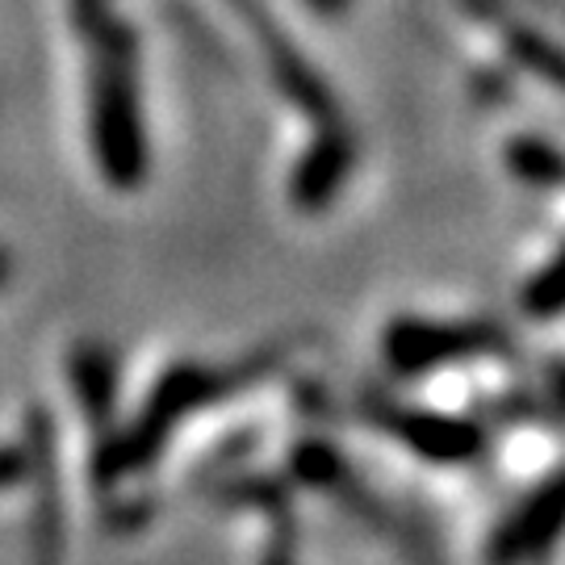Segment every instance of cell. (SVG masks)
I'll list each match as a JSON object with an SVG mask.
<instances>
[{"label":"cell","instance_id":"1","mask_svg":"<svg viewBox=\"0 0 565 565\" xmlns=\"http://www.w3.org/2000/svg\"><path fill=\"white\" fill-rule=\"evenodd\" d=\"M507 348H511V335L490 319H461V323L394 319L382 331V356L394 377H427L448 364L499 356Z\"/></svg>","mask_w":565,"mask_h":565},{"label":"cell","instance_id":"2","mask_svg":"<svg viewBox=\"0 0 565 565\" xmlns=\"http://www.w3.org/2000/svg\"><path fill=\"white\" fill-rule=\"evenodd\" d=\"M356 406H361L364 424L398 440L406 452H415L427 465H473L486 452V431L478 419L398 403L382 390H364Z\"/></svg>","mask_w":565,"mask_h":565},{"label":"cell","instance_id":"3","mask_svg":"<svg viewBox=\"0 0 565 565\" xmlns=\"http://www.w3.org/2000/svg\"><path fill=\"white\" fill-rule=\"evenodd\" d=\"M565 536V465L548 473L532 494L507 511V520L486 541V565L541 562Z\"/></svg>","mask_w":565,"mask_h":565},{"label":"cell","instance_id":"4","mask_svg":"<svg viewBox=\"0 0 565 565\" xmlns=\"http://www.w3.org/2000/svg\"><path fill=\"white\" fill-rule=\"evenodd\" d=\"M231 4H235V13L247 21V30L260 39V51L268 55V72H273V81H277V88H281L285 97L298 105L302 114H310L315 121H335V114H340V109H335V93H331L323 76L302 60V51L277 30V21L264 9V0H231Z\"/></svg>","mask_w":565,"mask_h":565},{"label":"cell","instance_id":"5","mask_svg":"<svg viewBox=\"0 0 565 565\" xmlns=\"http://www.w3.org/2000/svg\"><path fill=\"white\" fill-rule=\"evenodd\" d=\"M102 147L105 163L135 181L142 168V135H139V105H135V76H130V51L114 46L105 55L102 72Z\"/></svg>","mask_w":565,"mask_h":565},{"label":"cell","instance_id":"6","mask_svg":"<svg viewBox=\"0 0 565 565\" xmlns=\"http://www.w3.org/2000/svg\"><path fill=\"white\" fill-rule=\"evenodd\" d=\"M465 9L478 21H486L490 30H499L507 42V55L520 63L524 72H532L536 81H545L548 88L565 93V46L557 39H548L541 25L515 18L503 0H461Z\"/></svg>","mask_w":565,"mask_h":565},{"label":"cell","instance_id":"7","mask_svg":"<svg viewBox=\"0 0 565 565\" xmlns=\"http://www.w3.org/2000/svg\"><path fill=\"white\" fill-rule=\"evenodd\" d=\"M356 163V142L348 130L323 121V135L306 147V156L298 160L294 177H289V198L302 210H327L340 198L343 181Z\"/></svg>","mask_w":565,"mask_h":565},{"label":"cell","instance_id":"8","mask_svg":"<svg viewBox=\"0 0 565 565\" xmlns=\"http://www.w3.org/2000/svg\"><path fill=\"white\" fill-rule=\"evenodd\" d=\"M507 172L532 189H565V151L541 135H515L507 142Z\"/></svg>","mask_w":565,"mask_h":565},{"label":"cell","instance_id":"9","mask_svg":"<svg viewBox=\"0 0 565 565\" xmlns=\"http://www.w3.org/2000/svg\"><path fill=\"white\" fill-rule=\"evenodd\" d=\"M289 473L310 490H323V494H340L343 482L352 478V469L343 461V452L327 440H302V445L289 452Z\"/></svg>","mask_w":565,"mask_h":565},{"label":"cell","instance_id":"10","mask_svg":"<svg viewBox=\"0 0 565 565\" xmlns=\"http://www.w3.org/2000/svg\"><path fill=\"white\" fill-rule=\"evenodd\" d=\"M520 306H524V315H532V319L565 315V247L524 285Z\"/></svg>","mask_w":565,"mask_h":565},{"label":"cell","instance_id":"11","mask_svg":"<svg viewBox=\"0 0 565 565\" xmlns=\"http://www.w3.org/2000/svg\"><path fill=\"white\" fill-rule=\"evenodd\" d=\"M260 565H298V536H294V527L277 524V532H273V541H268V548H264Z\"/></svg>","mask_w":565,"mask_h":565},{"label":"cell","instance_id":"12","mask_svg":"<svg viewBox=\"0 0 565 565\" xmlns=\"http://www.w3.org/2000/svg\"><path fill=\"white\" fill-rule=\"evenodd\" d=\"M545 398H548V406H553L557 415H565V364H557V369L548 373Z\"/></svg>","mask_w":565,"mask_h":565},{"label":"cell","instance_id":"13","mask_svg":"<svg viewBox=\"0 0 565 565\" xmlns=\"http://www.w3.org/2000/svg\"><path fill=\"white\" fill-rule=\"evenodd\" d=\"M306 4H310L315 13H340L348 0H306Z\"/></svg>","mask_w":565,"mask_h":565},{"label":"cell","instance_id":"14","mask_svg":"<svg viewBox=\"0 0 565 565\" xmlns=\"http://www.w3.org/2000/svg\"><path fill=\"white\" fill-rule=\"evenodd\" d=\"M536 4H545V9H553V13H565V0H536Z\"/></svg>","mask_w":565,"mask_h":565}]
</instances>
